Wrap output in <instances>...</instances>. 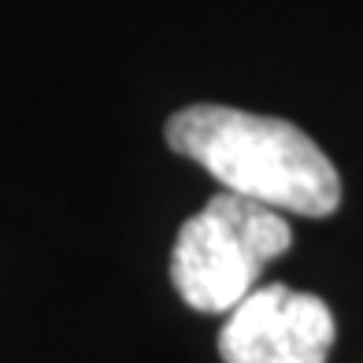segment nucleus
I'll return each instance as SVG.
<instances>
[{
    "label": "nucleus",
    "mask_w": 363,
    "mask_h": 363,
    "mask_svg": "<svg viewBox=\"0 0 363 363\" xmlns=\"http://www.w3.org/2000/svg\"><path fill=\"white\" fill-rule=\"evenodd\" d=\"M167 141L223 186L274 211L323 219L341 204V178L301 126L271 115L193 104L171 115Z\"/></svg>",
    "instance_id": "nucleus-1"
},
{
    "label": "nucleus",
    "mask_w": 363,
    "mask_h": 363,
    "mask_svg": "<svg viewBox=\"0 0 363 363\" xmlns=\"http://www.w3.org/2000/svg\"><path fill=\"white\" fill-rule=\"evenodd\" d=\"M289 249L293 230L282 211L219 193L178 230L171 282L193 311L230 315L252 289H259L267 263Z\"/></svg>",
    "instance_id": "nucleus-2"
},
{
    "label": "nucleus",
    "mask_w": 363,
    "mask_h": 363,
    "mask_svg": "<svg viewBox=\"0 0 363 363\" xmlns=\"http://www.w3.org/2000/svg\"><path fill=\"white\" fill-rule=\"evenodd\" d=\"M330 345V308L282 282L252 289L219 330L223 363H326Z\"/></svg>",
    "instance_id": "nucleus-3"
}]
</instances>
